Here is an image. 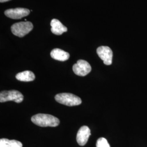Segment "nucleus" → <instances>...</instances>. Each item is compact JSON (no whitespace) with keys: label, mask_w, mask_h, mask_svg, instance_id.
Returning a JSON list of instances; mask_svg holds the SVG:
<instances>
[{"label":"nucleus","mask_w":147,"mask_h":147,"mask_svg":"<svg viewBox=\"0 0 147 147\" xmlns=\"http://www.w3.org/2000/svg\"><path fill=\"white\" fill-rule=\"evenodd\" d=\"M96 53L99 57L103 61L105 65H110L112 63L113 53L109 47H100L97 49Z\"/></svg>","instance_id":"423d86ee"},{"label":"nucleus","mask_w":147,"mask_h":147,"mask_svg":"<svg viewBox=\"0 0 147 147\" xmlns=\"http://www.w3.org/2000/svg\"><path fill=\"white\" fill-rule=\"evenodd\" d=\"M96 146V147H110L107 140L104 137H101L97 140Z\"/></svg>","instance_id":"ddd939ff"},{"label":"nucleus","mask_w":147,"mask_h":147,"mask_svg":"<svg viewBox=\"0 0 147 147\" xmlns=\"http://www.w3.org/2000/svg\"><path fill=\"white\" fill-rule=\"evenodd\" d=\"M11 0H0V2L1 3H3V2H8L9 1Z\"/></svg>","instance_id":"4468645a"},{"label":"nucleus","mask_w":147,"mask_h":147,"mask_svg":"<svg viewBox=\"0 0 147 147\" xmlns=\"http://www.w3.org/2000/svg\"><path fill=\"white\" fill-rule=\"evenodd\" d=\"M50 55L54 59L62 62L67 61L70 57L68 53L58 48L53 49L50 53Z\"/></svg>","instance_id":"9d476101"},{"label":"nucleus","mask_w":147,"mask_h":147,"mask_svg":"<svg viewBox=\"0 0 147 147\" xmlns=\"http://www.w3.org/2000/svg\"><path fill=\"white\" fill-rule=\"evenodd\" d=\"M16 77L18 80L23 82H30L34 81L35 79V75L34 73L29 70L17 74Z\"/></svg>","instance_id":"9b49d317"},{"label":"nucleus","mask_w":147,"mask_h":147,"mask_svg":"<svg viewBox=\"0 0 147 147\" xmlns=\"http://www.w3.org/2000/svg\"><path fill=\"white\" fill-rule=\"evenodd\" d=\"M74 73L81 76H84L91 71L92 68L89 63L83 59H80L73 67Z\"/></svg>","instance_id":"39448f33"},{"label":"nucleus","mask_w":147,"mask_h":147,"mask_svg":"<svg viewBox=\"0 0 147 147\" xmlns=\"http://www.w3.org/2000/svg\"><path fill=\"white\" fill-rule=\"evenodd\" d=\"M33 28L32 23L30 21L17 22L11 26V31L14 35L23 37L29 33Z\"/></svg>","instance_id":"7ed1b4c3"},{"label":"nucleus","mask_w":147,"mask_h":147,"mask_svg":"<svg viewBox=\"0 0 147 147\" xmlns=\"http://www.w3.org/2000/svg\"><path fill=\"white\" fill-rule=\"evenodd\" d=\"M31 121L36 125L41 127H56L59 124L57 118L48 114H37L32 117Z\"/></svg>","instance_id":"f257e3e1"},{"label":"nucleus","mask_w":147,"mask_h":147,"mask_svg":"<svg viewBox=\"0 0 147 147\" xmlns=\"http://www.w3.org/2000/svg\"><path fill=\"white\" fill-rule=\"evenodd\" d=\"M55 98L59 103L68 106H78L82 103V100L79 96L68 93H59L56 95Z\"/></svg>","instance_id":"f03ea898"},{"label":"nucleus","mask_w":147,"mask_h":147,"mask_svg":"<svg viewBox=\"0 0 147 147\" xmlns=\"http://www.w3.org/2000/svg\"><path fill=\"white\" fill-rule=\"evenodd\" d=\"M24 100V95L21 92L16 90H6L0 93V102H5L9 101H14L16 103H20Z\"/></svg>","instance_id":"20e7f679"},{"label":"nucleus","mask_w":147,"mask_h":147,"mask_svg":"<svg viewBox=\"0 0 147 147\" xmlns=\"http://www.w3.org/2000/svg\"><path fill=\"white\" fill-rule=\"evenodd\" d=\"M0 147H22V144L15 140H9L7 138H1L0 140Z\"/></svg>","instance_id":"f8f14e48"},{"label":"nucleus","mask_w":147,"mask_h":147,"mask_svg":"<svg viewBox=\"0 0 147 147\" xmlns=\"http://www.w3.org/2000/svg\"><path fill=\"white\" fill-rule=\"evenodd\" d=\"M30 11L25 8H16L7 9L5 11V16L13 19H20L28 16Z\"/></svg>","instance_id":"0eeeda50"},{"label":"nucleus","mask_w":147,"mask_h":147,"mask_svg":"<svg viewBox=\"0 0 147 147\" xmlns=\"http://www.w3.org/2000/svg\"><path fill=\"white\" fill-rule=\"evenodd\" d=\"M90 130L87 126H82L80 128L76 136V141L80 146H84L90 136Z\"/></svg>","instance_id":"6e6552de"},{"label":"nucleus","mask_w":147,"mask_h":147,"mask_svg":"<svg viewBox=\"0 0 147 147\" xmlns=\"http://www.w3.org/2000/svg\"><path fill=\"white\" fill-rule=\"evenodd\" d=\"M50 25L51 26V31L53 33L56 35H61L64 32L68 31V28L64 26L61 21L56 19H53L51 20Z\"/></svg>","instance_id":"1a4fd4ad"}]
</instances>
